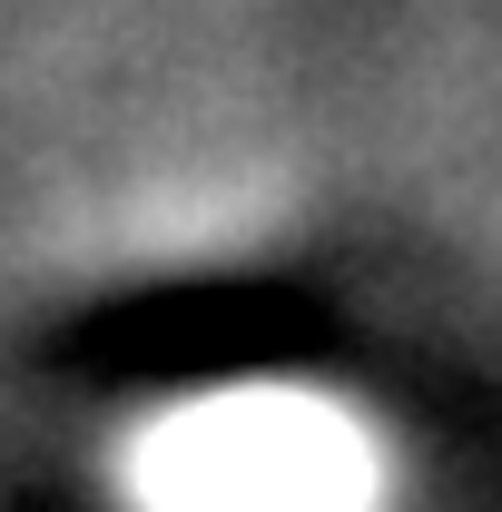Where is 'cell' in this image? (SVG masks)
Returning a JSON list of instances; mask_svg holds the SVG:
<instances>
[{
	"instance_id": "1",
	"label": "cell",
	"mask_w": 502,
	"mask_h": 512,
	"mask_svg": "<svg viewBox=\"0 0 502 512\" xmlns=\"http://www.w3.org/2000/svg\"><path fill=\"white\" fill-rule=\"evenodd\" d=\"M119 493L128 512H384V434L325 384L247 375L138 414Z\"/></svg>"
}]
</instances>
